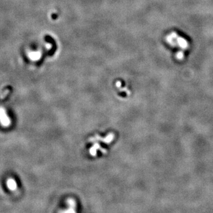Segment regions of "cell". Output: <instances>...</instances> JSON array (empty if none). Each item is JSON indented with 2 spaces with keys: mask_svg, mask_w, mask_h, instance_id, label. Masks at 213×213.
Wrapping results in <instances>:
<instances>
[{
  "mask_svg": "<svg viewBox=\"0 0 213 213\" xmlns=\"http://www.w3.org/2000/svg\"><path fill=\"white\" fill-rule=\"evenodd\" d=\"M121 82L120 81H117V82H116V86H117V87H118V88H120V87H121Z\"/></svg>",
  "mask_w": 213,
  "mask_h": 213,
  "instance_id": "6",
  "label": "cell"
},
{
  "mask_svg": "<svg viewBox=\"0 0 213 213\" xmlns=\"http://www.w3.org/2000/svg\"><path fill=\"white\" fill-rule=\"evenodd\" d=\"M177 42L180 47L183 49H186L188 47V42L182 37H178L177 38Z\"/></svg>",
  "mask_w": 213,
  "mask_h": 213,
  "instance_id": "1",
  "label": "cell"
},
{
  "mask_svg": "<svg viewBox=\"0 0 213 213\" xmlns=\"http://www.w3.org/2000/svg\"><path fill=\"white\" fill-rule=\"evenodd\" d=\"M170 36H171V37L173 38V39H177V38L178 37L177 34L176 33H175V32L172 33L171 35H170Z\"/></svg>",
  "mask_w": 213,
  "mask_h": 213,
  "instance_id": "5",
  "label": "cell"
},
{
  "mask_svg": "<svg viewBox=\"0 0 213 213\" xmlns=\"http://www.w3.org/2000/svg\"><path fill=\"white\" fill-rule=\"evenodd\" d=\"M173 39L172 37L171 36H170V35H169V36H168L167 37L168 42L169 43L172 45V46H175L176 44L174 43V42H173Z\"/></svg>",
  "mask_w": 213,
  "mask_h": 213,
  "instance_id": "4",
  "label": "cell"
},
{
  "mask_svg": "<svg viewBox=\"0 0 213 213\" xmlns=\"http://www.w3.org/2000/svg\"><path fill=\"white\" fill-rule=\"evenodd\" d=\"M177 58L179 60H182L184 58V53L182 51H179L177 53Z\"/></svg>",
  "mask_w": 213,
  "mask_h": 213,
  "instance_id": "3",
  "label": "cell"
},
{
  "mask_svg": "<svg viewBox=\"0 0 213 213\" xmlns=\"http://www.w3.org/2000/svg\"><path fill=\"white\" fill-rule=\"evenodd\" d=\"M8 185L9 186V188H10L11 190H14V189H16V182H15L14 181H13V179H10L9 181V182H8Z\"/></svg>",
  "mask_w": 213,
  "mask_h": 213,
  "instance_id": "2",
  "label": "cell"
}]
</instances>
